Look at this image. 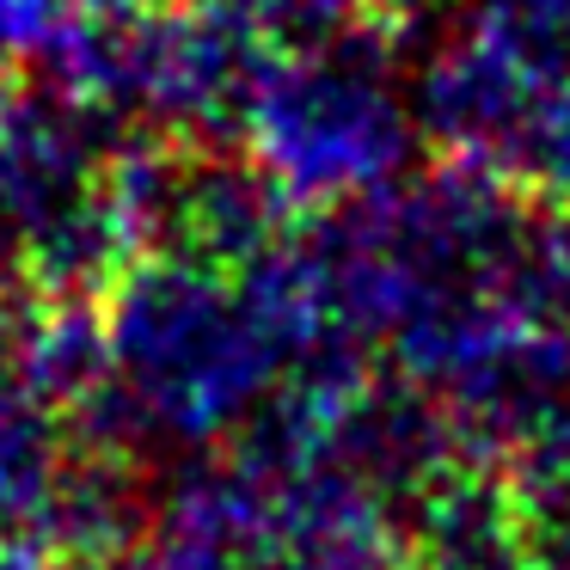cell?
Listing matches in <instances>:
<instances>
[{"instance_id": "3", "label": "cell", "mask_w": 570, "mask_h": 570, "mask_svg": "<svg viewBox=\"0 0 570 570\" xmlns=\"http://www.w3.org/2000/svg\"><path fill=\"white\" fill-rule=\"evenodd\" d=\"M405 570H533V533L509 466L454 454L399 503Z\"/></svg>"}, {"instance_id": "4", "label": "cell", "mask_w": 570, "mask_h": 570, "mask_svg": "<svg viewBox=\"0 0 570 570\" xmlns=\"http://www.w3.org/2000/svg\"><path fill=\"white\" fill-rule=\"evenodd\" d=\"M154 466L141 448L68 435L56 466L50 515H43V552L50 558H111L141 552L154 533Z\"/></svg>"}, {"instance_id": "10", "label": "cell", "mask_w": 570, "mask_h": 570, "mask_svg": "<svg viewBox=\"0 0 570 570\" xmlns=\"http://www.w3.org/2000/svg\"><path fill=\"white\" fill-rule=\"evenodd\" d=\"M0 570H50V552L19 546V540H0Z\"/></svg>"}, {"instance_id": "8", "label": "cell", "mask_w": 570, "mask_h": 570, "mask_svg": "<svg viewBox=\"0 0 570 570\" xmlns=\"http://www.w3.org/2000/svg\"><path fill=\"white\" fill-rule=\"evenodd\" d=\"M435 7H442V0H362V26H381L405 43V31L417 26V19H430Z\"/></svg>"}, {"instance_id": "7", "label": "cell", "mask_w": 570, "mask_h": 570, "mask_svg": "<svg viewBox=\"0 0 570 570\" xmlns=\"http://www.w3.org/2000/svg\"><path fill=\"white\" fill-rule=\"evenodd\" d=\"M68 0H0V62L26 75L43 56V43L56 38Z\"/></svg>"}, {"instance_id": "5", "label": "cell", "mask_w": 570, "mask_h": 570, "mask_svg": "<svg viewBox=\"0 0 570 570\" xmlns=\"http://www.w3.org/2000/svg\"><path fill=\"white\" fill-rule=\"evenodd\" d=\"M466 31L515 56L528 75L570 80V0H472Z\"/></svg>"}, {"instance_id": "11", "label": "cell", "mask_w": 570, "mask_h": 570, "mask_svg": "<svg viewBox=\"0 0 570 570\" xmlns=\"http://www.w3.org/2000/svg\"><path fill=\"white\" fill-rule=\"evenodd\" d=\"M13 87H19V68H7V62H0V111H7V99H13Z\"/></svg>"}, {"instance_id": "9", "label": "cell", "mask_w": 570, "mask_h": 570, "mask_svg": "<svg viewBox=\"0 0 570 570\" xmlns=\"http://www.w3.org/2000/svg\"><path fill=\"white\" fill-rule=\"evenodd\" d=\"M50 570H148L141 552H111V558H50Z\"/></svg>"}, {"instance_id": "2", "label": "cell", "mask_w": 570, "mask_h": 570, "mask_svg": "<svg viewBox=\"0 0 570 570\" xmlns=\"http://www.w3.org/2000/svg\"><path fill=\"white\" fill-rule=\"evenodd\" d=\"M399 38L350 26L313 50H276L246 111V154L301 215L368 197L411 173L417 117L393 87Z\"/></svg>"}, {"instance_id": "6", "label": "cell", "mask_w": 570, "mask_h": 570, "mask_svg": "<svg viewBox=\"0 0 570 570\" xmlns=\"http://www.w3.org/2000/svg\"><path fill=\"white\" fill-rule=\"evenodd\" d=\"M234 7H246L283 50H313L362 26V0H234Z\"/></svg>"}, {"instance_id": "1", "label": "cell", "mask_w": 570, "mask_h": 570, "mask_svg": "<svg viewBox=\"0 0 570 570\" xmlns=\"http://www.w3.org/2000/svg\"><path fill=\"white\" fill-rule=\"evenodd\" d=\"M105 325L111 374L136 399L154 442H227L288 368V350L252 313L246 288L173 252L129 264L105 295Z\"/></svg>"}]
</instances>
